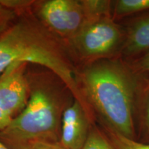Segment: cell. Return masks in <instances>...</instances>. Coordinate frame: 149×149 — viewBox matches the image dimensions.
I'll return each instance as SVG.
<instances>
[{"label":"cell","instance_id":"1","mask_svg":"<svg viewBox=\"0 0 149 149\" xmlns=\"http://www.w3.org/2000/svg\"><path fill=\"white\" fill-rule=\"evenodd\" d=\"M80 91L103 129L137 140L136 109L143 81L119 57L77 66Z\"/></svg>","mask_w":149,"mask_h":149},{"label":"cell","instance_id":"2","mask_svg":"<svg viewBox=\"0 0 149 149\" xmlns=\"http://www.w3.org/2000/svg\"><path fill=\"white\" fill-rule=\"evenodd\" d=\"M29 9L19 13L13 23L0 35V75L17 61L40 65L64 81L88 113L77 78V66L61 41Z\"/></svg>","mask_w":149,"mask_h":149},{"label":"cell","instance_id":"3","mask_svg":"<svg viewBox=\"0 0 149 149\" xmlns=\"http://www.w3.org/2000/svg\"><path fill=\"white\" fill-rule=\"evenodd\" d=\"M74 100L69 88L55 74L44 86H30L26 107L0 131V140L9 149L59 143L63 113Z\"/></svg>","mask_w":149,"mask_h":149},{"label":"cell","instance_id":"4","mask_svg":"<svg viewBox=\"0 0 149 149\" xmlns=\"http://www.w3.org/2000/svg\"><path fill=\"white\" fill-rule=\"evenodd\" d=\"M125 37L122 24L113 18L87 22L66 48L77 66L100 59L120 57Z\"/></svg>","mask_w":149,"mask_h":149},{"label":"cell","instance_id":"5","mask_svg":"<svg viewBox=\"0 0 149 149\" xmlns=\"http://www.w3.org/2000/svg\"><path fill=\"white\" fill-rule=\"evenodd\" d=\"M41 22L66 46L87 22L81 0H48L38 10Z\"/></svg>","mask_w":149,"mask_h":149},{"label":"cell","instance_id":"6","mask_svg":"<svg viewBox=\"0 0 149 149\" xmlns=\"http://www.w3.org/2000/svg\"><path fill=\"white\" fill-rule=\"evenodd\" d=\"M29 63L17 61L0 75V108L11 119L26 107L30 96V84L26 74Z\"/></svg>","mask_w":149,"mask_h":149},{"label":"cell","instance_id":"7","mask_svg":"<svg viewBox=\"0 0 149 149\" xmlns=\"http://www.w3.org/2000/svg\"><path fill=\"white\" fill-rule=\"evenodd\" d=\"M95 122L74 99L63 113L59 144L66 149H81Z\"/></svg>","mask_w":149,"mask_h":149},{"label":"cell","instance_id":"8","mask_svg":"<svg viewBox=\"0 0 149 149\" xmlns=\"http://www.w3.org/2000/svg\"><path fill=\"white\" fill-rule=\"evenodd\" d=\"M124 28L125 37L119 57L128 61L149 51V12L135 16Z\"/></svg>","mask_w":149,"mask_h":149},{"label":"cell","instance_id":"9","mask_svg":"<svg viewBox=\"0 0 149 149\" xmlns=\"http://www.w3.org/2000/svg\"><path fill=\"white\" fill-rule=\"evenodd\" d=\"M136 128L137 140L149 143V82L143 81L139 92L136 109Z\"/></svg>","mask_w":149,"mask_h":149},{"label":"cell","instance_id":"10","mask_svg":"<svg viewBox=\"0 0 149 149\" xmlns=\"http://www.w3.org/2000/svg\"><path fill=\"white\" fill-rule=\"evenodd\" d=\"M149 12V0L113 1V19L115 22L123 18Z\"/></svg>","mask_w":149,"mask_h":149},{"label":"cell","instance_id":"11","mask_svg":"<svg viewBox=\"0 0 149 149\" xmlns=\"http://www.w3.org/2000/svg\"><path fill=\"white\" fill-rule=\"evenodd\" d=\"M87 22L104 18H113V1L110 0H81Z\"/></svg>","mask_w":149,"mask_h":149},{"label":"cell","instance_id":"12","mask_svg":"<svg viewBox=\"0 0 149 149\" xmlns=\"http://www.w3.org/2000/svg\"><path fill=\"white\" fill-rule=\"evenodd\" d=\"M81 149H115L104 130L97 123L92 124L85 144Z\"/></svg>","mask_w":149,"mask_h":149},{"label":"cell","instance_id":"13","mask_svg":"<svg viewBox=\"0 0 149 149\" xmlns=\"http://www.w3.org/2000/svg\"><path fill=\"white\" fill-rule=\"evenodd\" d=\"M103 130L115 149H149V143L126 138L118 134Z\"/></svg>","mask_w":149,"mask_h":149},{"label":"cell","instance_id":"14","mask_svg":"<svg viewBox=\"0 0 149 149\" xmlns=\"http://www.w3.org/2000/svg\"><path fill=\"white\" fill-rule=\"evenodd\" d=\"M127 62L143 81L149 82V51Z\"/></svg>","mask_w":149,"mask_h":149},{"label":"cell","instance_id":"15","mask_svg":"<svg viewBox=\"0 0 149 149\" xmlns=\"http://www.w3.org/2000/svg\"><path fill=\"white\" fill-rule=\"evenodd\" d=\"M18 15L17 11L6 6L0 1V35L15 21Z\"/></svg>","mask_w":149,"mask_h":149},{"label":"cell","instance_id":"16","mask_svg":"<svg viewBox=\"0 0 149 149\" xmlns=\"http://www.w3.org/2000/svg\"><path fill=\"white\" fill-rule=\"evenodd\" d=\"M29 149H66L59 143H38Z\"/></svg>","mask_w":149,"mask_h":149},{"label":"cell","instance_id":"17","mask_svg":"<svg viewBox=\"0 0 149 149\" xmlns=\"http://www.w3.org/2000/svg\"><path fill=\"white\" fill-rule=\"evenodd\" d=\"M11 120L12 119L6 114L0 108V131L4 129L8 125Z\"/></svg>","mask_w":149,"mask_h":149},{"label":"cell","instance_id":"18","mask_svg":"<svg viewBox=\"0 0 149 149\" xmlns=\"http://www.w3.org/2000/svg\"><path fill=\"white\" fill-rule=\"evenodd\" d=\"M0 149H9L0 140Z\"/></svg>","mask_w":149,"mask_h":149}]
</instances>
